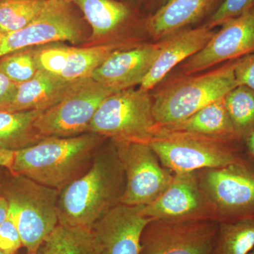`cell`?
<instances>
[{
  "label": "cell",
  "instance_id": "24",
  "mask_svg": "<svg viewBox=\"0 0 254 254\" xmlns=\"http://www.w3.org/2000/svg\"><path fill=\"white\" fill-rule=\"evenodd\" d=\"M224 100L237 136L244 142L254 132V90L238 85Z\"/></svg>",
  "mask_w": 254,
  "mask_h": 254
},
{
  "label": "cell",
  "instance_id": "11",
  "mask_svg": "<svg viewBox=\"0 0 254 254\" xmlns=\"http://www.w3.org/2000/svg\"><path fill=\"white\" fill-rule=\"evenodd\" d=\"M218 231L210 219L153 220L143 231L140 254H213Z\"/></svg>",
  "mask_w": 254,
  "mask_h": 254
},
{
  "label": "cell",
  "instance_id": "14",
  "mask_svg": "<svg viewBox=\"0 0 254 254\" xmlns=\"http://www.w3.org/2000/svg\"><path fill=\"white\" fill-rule=\"evenodd\" d=\"M142 206L120 203L93 225L91 232L100 254H140L141 238L153 221L142 213Z\"/></svg>",
  "mask_w": 254,
  "mask_h": 254
},
{
  "label": "cell",
  "instance_id": "1",
  "mask_svg": "<svg viewBox=\"0 0 254 254\" xmlns=\"http://www.w3.org/2000/svg\"><path fill=\"white\" fill-rule=\"evenodd\" d=\"M125 187V173L113 143L101 145L86 173L60 190L59 223L91 230L121 203Z\"/></svg>",
  "mask_w": 254,
  "mask_h": 254
},
{
  "label": "cell",
  "instance_id": "8",
  "mask_svg": "<svg viewBox=\"0 0 254 254\" xmlns=\"http://www.w3.org/2000/svg\"><path fill=\"white\" fill-rule=\"evenodd\" d=\"M71 0H52L46 10L26 27L0 33V58L26 48L67 41L78 43L86 36L84 21Z\"/></svg>",
  "mask_w": 254,
  "mask_h": 254
},
{
  "label": "cell",
  "instance_id": "26",
  "mask_svg": "<svg viewBox=\"0 0 254 254\" xmlns=\"http://www.w3.org/2000/svg\"><path fill=\"white\" fill-rule=\"evenodd\" d=\"M52 0H0V31L26 27L48 7Z\"/></svg>",
  "mask_w": 254,
  "mask_h": 254
},
{
  "label": "cell",
  "instance_id": "18",
  "mask_svg": "<svg viewBox=\"0 0 254 254\" xmlns=\"http://www.w3.org/2000/svg\"><path fill=\"white\" fill-rule=\"evenodd\" d=\"M85 80L68 81L38 70L31 79L17 84L14 95L0 111H46L60 103Z\"/></svg>",
  "mask_w": 254,
  "mask_h": 254
},
{
  "label": "cell",
  "instance_id": "2",
  "mask_svg": "<svg viewBox=\"0 0 254 254\" xmlns=\"http://www.w3.org/2000/svg\"><path fill=\"white\" fill-rule=\"evenodd\" d=\"M104 139L90 132L65 138L44 137L36 144L15 151L10 173L60 191L86 173Z\"/></svg>",
  "mask_w": 254,
  "mask_h": 254
},
{
  "label": "cell",
  "instance_id": "19",
  "mask_svg": "<svg viewBox=\"0 0 254 254\" xmlns=\"http://www.w3.org/2000/svg\"><path fill=\"white\" fill-rule=\"evenodd\" d=\"M225 0H169L154 14L147 16L145 30L160 41L191 25L208 19Z\"/></svg>",
  "mask_w": 254,
  "mask_h": 254
},
{
  "label": "cell",
  "instance_id": "27",
  "mask_svg": "<svg viewBox=\"0 0 254 254\" xmlns=\"http://www.w3.org/2000/svg\"><path fill=\"white\" fill-rule=\"evenodd\" d=\"M34 48L17 50L0 58V71L18 84L31 79L38 71Z\"/></svg>",
  "mask_w": 254,
  "mask_h": 254
},
{
  "label": "cell",
  "instance_id": "17",
  "mask_svg": "<svg viewBox=\"0 0 254 254\" xmlns=\"http://www.w3.org/2000/svg\"><path fill=\"white\" fill-rule=\"evenodd\" d=\"M215 32L203 23L195 28H184L160 40L161 49L139 88L149 91L158 86L174 68L199 52Z\"/></svg>",
  "mask_w": 254,
  "mask_h": 254
},
{
  "label": "cell",
  "instance_id": "41",
  "mask_svg": "<svg viewBox=\"0 0 254 254\" xmlns=\"http://www.w3.org/2000/svg\"></svg>",
  "mask_w": 254,
  "mask_h": 254
},
{
  "label": "cell",
  "instance_id": "37",
  "mask_svg": "<svg viewBox=\"0 0 254 254\" xmlns=\"http://www.w3.org/2000/svg\"><path fill=\"white\" fill-rule=\"evenodd\" d=\"M1 168H1V167H0V169ZM4 172L2 170H0V184H1V180H2L3 177H4Z\"/></svg>",
  "mask_w": 254,
  "mask_h": 254
},
{
  "label": "cell",
  "instance_id": "38",
  "mask_svg": "<svg viewBox=\"0 0 254 254\" xmlns=\"http://www.w3.org/2000/svg\"><path fill=\"white\" fill-rule=\"evenodd\" d=\"M248 254H254V250H252V252H250Z\"/></svg>",
  "mask_w": 254,
  "mask_h": 254
},
{
  "label": "cell",
  "instance_id": "23",
  "mask_svg": "<svg viewBox=\"0 0 254 254\" xmlns=\"http://www.w3.org/2000/svg\"><path fill=\"white\" fill-rule=\"evenodd\" d=\"M36 254H100L91 230L58 224Z\"/></svg>",
  "mask_w": 254,
  "mask_h": 254
},
{
  "label": "cell",
  "instance_id": "13",
  "mask_svg": "<svg viewBox=\"0 0 254 254\" xmlns=\"http://www.w3.org/2000/svg\"><path fill=\"white\" fill-rule=\"evenodd\" d=\"M211 208L193 172L175 174L163 193L141 210L152 220L177 221L210 219Z\"/></svg>",
  "mask_w": 254,
  "mask_h": 254
},
{
  "label": "cell",
  "instance_id": "16",
  "mask_svg": "<svg viewBox=\"0 0 254 254\" xmlns=\"http://www.w3.org/2000/svg\"><path fill=\"white\" fill-rule=\"evenodd\" d=\"M91 28L90 40L101 41L122 38L136 28L145 29L147 16L122 0H71ZM146 31V30H145Z\"/></svg>",
  "mask_w": 254,
  "mask_h": 254
},
{
  "label": "cell",
  "instance_id": "30",
  "mask_svg": "<svg viewBox=\"0 0 254 254\" xmlns=\"http://www.w3.org/2000/svg\"><path fill=\"white\" fill-rule=\"evenodd\" d=\"M22 247L17 227L8 213L7 218L0 225V251L5 254H16Z\"/></svg>",
  "mask_w": 254,
  "mask_h": 254
},
{
  "label": "cell",
  "instance_id": "15",
  "mask_svg": "<svg viewBox=\"0 0 254 254\" xmlns=\"http://www.w3.org/2000/svg\"><path fill=\"white\" fill-rule=\"evenodd\" d=\"M162 41L118 50L95 70L93 81L120 91L141 85L161 49Z\"/></svg>",
  "mask_w": 254,
  "mask_h": 254
},
{
  "label": "cell",
  "instance_id": "34",
  "mask_svg": "<svg viewBox=\"0 0 254 254\" xmlns=\"http://www.w3.org/2000/svg\"><path fill=\"white\" fill-rule=\"evenodd\" d=\"M14 153L15 151L0 148V167L7 170L9 173L12 168Z\"/></svg>",
  "mask_w": 254,
  "mask_h": 254
},
{
  "label": "cell",
  "instance_id": "25",
  "mask_svg": "<svg viewBox=\"0 0 254 254\" xmlns=\"http://www.w3.org/2000/svg\"><path fill=\"white\" fill-rule=\"evenodd\" d=\"M254 248V220L223 222L218 225L213 254H248Z\"/></svg>",
  "mask_w": 254,
  "mask_h": 254
},
{
  "label": "cell",
  "instance_id": "9",
  "mask_svg": "<svg viewBox=\"0 0 254 254\" xmlns=\"http://www.w3.org/2000/svg\"><path fill=\"white\" fill-rule=\"evenodd\" d=\"M125 175L121 203L146 205L161 194L173 180L148 142L136 140L112 141Z\"/></svg>",
  "mask_w": 254,
  "mask_h": 254
},
{
  "label": "cell",
  "instance_id": "20",
  "mask_svg": "<svg viewBox=\"0 0 254 254\" xmlns=\"http://www.w3.org/2000/svg\"><path fill=\"white\" fill-rule=\"evenodd\" d=\"M224 98L225 97L206 105L183 121L158 128L168 131L192 133L235 144H242L244 142L237 136L227 113Z\"/></svg>",
  "mask_w": 254,
  "mask_h": 254
},
{
  "label": "cell",
  "instance_id": "22",
  "mask_svg": "<svg viewBox=\"0 0 254 254\" xmlns=\"http://www.w3.org/2000/svg\"><path fill=\"white\" fill-rule=\"evenodd\" d=\"M43 112L0 111V148L17 151L41 141L34 123Z\"/></svg>",
  "mask_w": 254,
  "mask_h": 254
},
{
  "label": "cell",
  "instance_id": "32",
  "mask_svg": "<svg viewBox=\"0 0 254 254\" xmlns=\"http://www.w3.org/2000/svg\"><path fill=\"white\" fill-rule=\"evenodd\" d=\"M17 84L0 71V108L14 95Z\"/></svg>",
  "mask_w": 254,
  "mask_h": 254
},
{
  "label": "cell",
  "instance_id": "36",
  "mask_svg": "<svg viewBox=\"0 0 254 254\" xmlns=\"http://www.w3.org/2000/svg\"><path fill=\"white\" fill-rule=\"evenodd\" d=\"M250 158L254 160V132L250 135L244 141Z\"/></svg>",
  "mask_w": 254,
  "mask_h": 254
},
{
  "label": "cell",
  "instance_id": "10",
  "mask_svg": "<svg viewBox=\"0 0 254 254\" xmlns=\"http://www.w3.org/2000/svg\"><path fill=\"white\" fill-rule=\"evenodd\" d=\"M116 92L88 78L58 104L43 112L35 122V128L43 137L65 138L88 133L100 104Z\"/></svg>",
  "mask_w": 254,
  "mask_h": 254
},
{
  "label": "cell",
  "instance_id": "5",
  "mask_svg": "<svg viewBox=\"0 0 254 254\" xmlns=\"http://www.w3.org/2000/svg\"><path fill=\"white\" fill-rule=\"evenodd\" d=\"M146 141L162 165L175 174L222 168L236 163L244 156L241 144L158 127Z\"/></svg>",
  "mask_w": 254,
  "mask_h": 254
},
{
  "label": "cell",
  "instance_id": "12",
  "mask_svg": "<svg viewBox=\"0 0 254 254\" xmlns=\"http://www.w3.org/2000/svg\"><path fill=\"white\" fill-rule=\"evenodd\" d=\"M206 45L179 65L182 76L254 53V7L222 24Z\"/></svg>",
  "mask_w": 254,
  "mask_h": 254
},
{
  "label": "cell",
  "instance_id": "33",
  "mask_svg": "<svg viewBox=\"0 0 254 254\" xmlns=\"http://www.w3.org/2000/svg\"><path fill=\"white\" fill-rule=\"evenodd\" d=\"M126 1L136 8H141L148 12L147 16L154 14L162 6L166 4L169 0H122Z\"/></svg>",
  "mask_w": 254,
  "mask_h": 254
},
{
  "label": "cell",
  "instance_id": "40",
  "mask_svg": "<svg viewBox=\"0 0 254 254\" xmlns=\"http://www.w3.org/2000/svg\"><path fill=\"white\" fill-rule=\"evenodd\" d=\"M0 33H1V31H0Z\"/></svg>",
  "mask_w": 254,
  "mask_h": 254
},
{
  "label": "cell",
  "instance_id": "3",
  "mask_svg": "<svg viewBox=\"0 0 254 254\" xmlns=\"http://www.w3.org/2000/svg\"><path fill=\"white\" fill-rule=\"evenodd\" d=\"M236 62H227L208 72L172 80L155 92L152 99L156 127L186 120L238 86L235 75Z\"/></svg>",
  "mask_w": 254,
  "mask_h": 254
},
{
  "label": "cell",
  "instance_id": "31",
  "mask_svg": "<svg viewBox=\"0 0 254 254\" xmlns=\"http://www.w3.org/2000/svg\"><path fill=\"white\" fill-rule=\"evenodd\" d=\"M235 75L238 85L254 90V53L237 60Z\"/></svg>",
  "mask_w": 254,
  "mask_h": 254
},
{
  "label": "cell",
  "instance_id": "28",
  "mask_svg": "<svg viewBox=\"0 0 254 254\" xmlns=\"http://www.w3.org/2000/svg\"><path fill=\"white\" fill-rule=\"evenodd\" d=\"M73 48L61 44L60 42L35 47V60L38 70L60 76Z\"/></svg>",
  "mask_w": 254,
  "mask_h": 254
},
{
  "label": "cell",
  "instance_id": "4",
  "mask_svg": "<svg viewBox=\"0 0 254 254\" xmlns=\"http://www.w3.org/2000/svg\"><path fill=\"white\" fill-rule=\"evenodd\" d=\"M60 190L31 179L5 173L0 195L9 205V215L17 227L26 254H36L38 247L59 224Z\"/></svg>",
  "mask_w": 254,
  "mask_h": 254
},
{
  "label": "cell",
  "instance_id": "6",
  "mask_svg": "<svg viewBox=\"0 0 254 254\" xmlns=\"http://www.w3.org/2000/svg\"><path fill=\"white\" fill-rule=\"evenodd\" d=\"M156 127L149 91L127 88L107 97L97 110L88 132L103 138L148 141Z\"/></svg>",
  "mask_w": 254,
  "mask_h": 254
},
{
  "label": "cell",
  "instance_id": "21",
  "mask_svg": "<svg viewBox=\"0 0 254 254\" xmlns=\"http://www.w3.org/2000/svg\"><path fill=\"white\" fill-rule=\"evenodd\" d=\"M138 45L136 41L128 38L85 48L74 47L60 77L68 81L91 78L95 70L110 55Z\"/></svg>",
  "mask_w": 254,
  "mask_h": 254
},
{
  "label": "cell",
  "instance_id": "7",
  "mask_svg": "<svg viewBox=\"0 0 254 254\" xmlns=\"http://www.w3.org/2000/svg\"><path fill=\"white\" fill-rule=\"evenodd\" d=\"M200 187L223 222L254 220V165L245 157L207 169Z\"/></svg>",
  "mask_w": 254,
  "mask_h": 254
},
{
  "label": "cell",
  "instance_id": "35",
  "mask_svg": "<svg viewBox=\"0 0 254 254\" xmlns=\"http://www.w3.org/2000/svg\"><path fill=\"white\" fill-rule=\"evenodd\" d=\"M9 205L4 197L0 195V225L7 218Z\"/></svg>",
  "mask_w": 254,
  "mask_h": 254
},
{
  "label": "cell",
  "instance_id": "29",
  "mask_svg": "<svg viewBox=\"0 0 254 254\" xmlns=\"http://www.w3.org/2000/svg\"><path fill=\"white\" fill-rule=\"evenodd\" d=\"M253 7L254 0H225L219 9L205 23L214 29Z\"/></svg>",
  "mask_w": 254,
  "mask_h": 254
},
{
  "label": "cell",
  "instance_id": "39",
  "mask_svg": "<svg viewBox=\"0 0 254 254\" xmlns=\"http://www.w3.org/2000/svg\"><path fill=\"white\" fill-rule=\"evenodd\" d=\"M0 254H5L3 253L2 252H1V251H0Z\"/></svg>",
  "mask_w": 254,
  "mask_h": 254
}]
</instances>
